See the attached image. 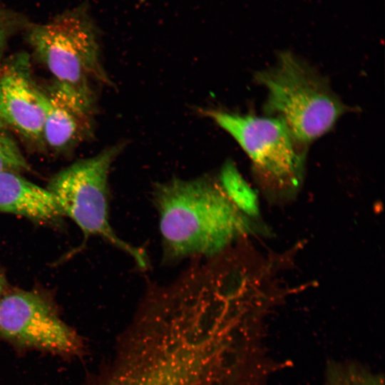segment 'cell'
I'll return each instance as SVG.
<instances>
[{
  "label": "cell",
  "mask_w": 385,
  "mask_h": 385,
  "mask_svg": "<svg viewBox=\"0 0 385 385\" xmlns=\"http://www.w3.org/2000/svg\"><path fill=\"white\" fill-rule=\"evenodd\" d=\"M153 202L165 262L215 257L245 235L238 207L210 177L158 184Z\"/></svg>",
  "instance_id": "obj_1"
},
{
  "label": "cell",
  "mask_w": 385,
  "mask_h": 385,
  "mask_svg": "<svg viewBox=\"0 0 385 385\" xmlns=\"http://www.w3.org/2000/svg\"><path fill=\"white\" fill-rule=\"evenodd\" d=\"M31 170V165L11 130L0 118V174L6 172L22 174Z\"/></svg>",
  "instance_id": "obj_11"
},
{
  "label": "cell",
  "mask_w": 385,
  "mask_h": 385,
  "mask_svg": "<svg viewBox=\"0 0 385 385\" xmlns=\"http://www.w3.org/2000/svg\"><path fill=\"white\" fill-rule=\"evenodd\" d=\"M0 118L26 140L43 145L42 89L34 81L25 52L12 55L0 65Z\"/></svg>",
  "instance_id": "obj_7"
},
{
  "label": "cell",
  "mask_w": 385,
  "mask_h": 385,
  "mask_svg": "<svg viewBox=\"0 0 385 385\" xmlns=\"http://www.w3.org/2000/svg\"><path fill=\"white\" fill-rule=\"evenodd\" d=\"M324 385H384V379L356 364L333 363L327 369Z\"/></svg>",
  "instance_id": "obj_10"
},
{
  "label": "cell",
  "mask_w": 385,
  "mask_h": 385,
  "mask_svg": "<svg viewBox=\"0 0 385 385\" xmlns=\"http://www.w3.org/2000/svg\"><path fill=\"white\" fill-rule=\"evenodd\" d=\"M27 42L54 81L94 107L96 88L110 83L101 64L96 27L86 4L43 24H29Z\"/></svg>",
  "instance_id": "obj_3"
},
{
  "label": "cell",
  "mask_w": 385,
  "mask_h": 385,
  "mask_svg": "<svg viewBox=\"0 0 385 385\" xmlns=\"http://www.w3.org/2000/svg\"><path fill=\"white\" fill-rule=\"evenodd\" d=\"M30 23L21 14L9 9L0 2V65L9 38Z\"/></svg>",
  "instance_id": "obj_12"
},
{
  "label": "cell",
  "mask_w": 385,
  "mask_h": 385,
  "mask_svg": "<svg viewBox=\"0 0 385 385\" xmlns=\"http://www.w3.org/2000/svg\"><path fill=\"white\" fill-rule=\"evenodd\" d=\"M0 212L48 225L59 224L64 216L46 188L11 172L0 174Z\"/></svg>",
  "instance_id": "obj_9"
},
{
  "label": "cell",
  "mask_w": 385,
  "mask_h": 385,
  "mask_svg": "<svg viewBox=\"0 0 385 385\" xmlns=\"http://www.w3.org/2000/svg\"><path fill=\"white\" fill-rule=\"evenodd\" d=\"M255 78L267 90L265 113L279 119L305 148L346 111L327 80L289 51L279 53L276 65Z\"/></svg>",
  "instance_id": "obj_2"
},
{
  "label": "cell",
  "mask_w": 385,
  "mask_h": 385,
  "mask_svg": "<svg viewBox=\"0 0 385 385\" xmlns=\"http://www.w3.org/2000/svg\"><path fill=\"white\" fill-rule=\"evenodd\" d=\"M42 98L43 145L57 153L66 152L89 135L93 106L55 81L42 89Z\"/></svg>",
  "instance_id": "obj_8"
},
{
  "label": "cell",
  "mask_w": 385,
  "mask_h": 385,
  "mask_svg": "<svg viewBox=\"0 0 385 385\" xmlns=\"http://www.w3.org/2000/svg\"><path fill=\"white\" fill-rule=\"evenodd\" d=\"M7 289L8 284L6 277L3 270L0 267V299Z\"/></svg>",
  "instance_id": "obj_13"
},
{
  "label": "cell",
  "mask_w": 385,
  "mask_h": 385,
  "mask_svg": "<svg viewBox=\"0 0 385 385\" xmlns=\"http://www.w3.org/2000/svg\"><path fill=\"white\" fill-rule=\"evenodd\" d=\"M123 148V143H118L73 163L56 173L46 188L63 215L78 226L85 240L91 236L102 238L144 270L149 265L145 252L118 237L109 222L108 173Z\"/></svg>",
  "instance_id": "obj_5"
},
{
  "label": "cell",
  "mask_w": 385,
  "mask_h": 385,
  "mask_svg": "<svg viewBox=\"0 0 385 385\" xmlns=\"http://www.w3.org/2000/svg\"><path fill=\"white\" fill-rule=\"evenodd\" d=\"M0 337L61 355L76 354L81 348L78 334L61 319L52 299L38 290L6 289L0 299Z\"/></svg>",
  "instance_id": "obj_6"
},
{
  "label": "cell",
  "mask_w": 385,
  "mask_h": 385,
  "mask_svg": "<svg viewBox=\"0 0 385 385\" xmlns=\"http://www.w3.org/2000/svg\"><path fill=\"white\" fill-rule=\"evenodd\" d=\"M206 113L250 157L257 185L271 202L284 203L295 197L303 180L306 148L279 119L221 111Z\"/></svg>",
  "instance_id": "obj_4"
}]
</instances>
